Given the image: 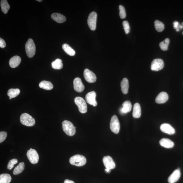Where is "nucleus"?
<instances>
[{
	"label": "nucleus",
	"instance_id": "1",
	"mask_svg": "<svg viewBox=\"0 0 183 183\" xmlns=\"http://www.w3.org/2000/svg\"><path fill=\"white\" fill-rule=\"evenodd\" d=\"M62 125L63 130L68 135L73 136L75 134L76 128L70 121L66 120L62 122Z\"/></svg>",
	"mask_w": 183,
	"mask_h": 183
},
{
	"label": "nucleus",
	"instance_id": "2",
	"mask_svg": "<svg viewBox=\"0 0 183 183\" xmlns=\"http://www.w3.org/2000/svg\"><path fill=\"white\" fill-rule=\"evenodd\" d=\"M71 165L77 167L83 166L86 164L87 160L85 157L81 155H76L70 159Z\"/></svg>",
	"mask_w": 183,
	"mask_h": 183
},
{
	"label": "nucleus",
	"instance_id": "3",
	"mask_svg": "<svg viewBox=\"0 0 183 183\" xmlns=\"http://www.w3.org/2000/svg\"><path fill=\"white\" fill-rule=\"evenodd\" d=\"M26 54L29 58H32L35 54L36 47L32 39L28 40L25 45Z\"/></svg>",
	"mask_w": 183,
	"mask_h": 183
},
{
	"label": "nucleus",
	"instance_id": "4",
	"mask_svg": "<svg viewBox=\"0 0 183 183\" xmlns=\"http://www.w3.org/2000/svg\"><path fill=\"white\" fill-rule=\"evenodd\" d=\"M20 121L22 125L28 127H32L35 124L34 118L27 113H24L20 116Z\"/></svg>",
	"mask_w": 183,
	"mask_h": 183
},
{
	"label": "nucleus",
	"instance_id": "5",
	"mask_svg": "<svg viewBox=\"0 0 183 183\" xmlns=\"http://www.w3.org/2000/svg\"><path fill=\"white\" fill-rule=\"evenodd\" d=\"M110 129L111 131L115 134H118L119 132L120 123L116 115H114L111 118L110 123Z\"/></svg>",
	"mask_w": 183,
	"mask_h": 183
},
{
	"label": "nucleus",
	"instance_id": "6",
	"mask_svg": "<svg viewBox=\"0 0 183 183\" xmlns=\"http://www.w3.org/2000/svg\"><path fill=\"white\" fill-rule=\"evenodd\" d=\"M74 102L76 105L77 106L80 112L81 113H85L87 112V104L83 98L77 97L75 98Z\"/></svg>",
	"mask_w": 183,
	"mask_h": 183
},
{
	"label": "nucleus",
	"instance_id": "7",
	"mask_svg": "<svg viewBox=\"0 0 183 183\" xmlns=\"http://www.w3.org/2000/svg\"><path fill=\"white\" fill-rule=\"evenodd\" d=\"M103 162L106 168L105 171L107 172H109L110 170L112 169L115 167V163L111 156H104L103 159Z\"/></svg>",
	"mask_w": 183,
	"mask_h": 183
},
{
	"label": "nucleus",
	"instance_id": "8",
	"mask_svg": "<svg viewBox=\"0 0 183 183\" xmlns=\"http://www.w3.org/2000/svg\"><path fill=\"white\" fill-rule=\"evenodd\" d=\"M97 14L95 12H92L90 14L88 19V24L89 27L92 31L96 29Z\"/></svg>",
	"mask_w": 183,
	"mask_h": 183
},
{
	"label": "nucleus",
	"instance_id": "9",
	"mask_svg": "<svg viewBox=\"0 0 183 183\" xmlns=\"http://www.w3.org/2000/svg\"><path fill=\"white\" fill-rule=\"evenodd\" d=\"M27 156L30 163L33 164L37 163L39 161V155L35 150L31 148L28 151Z\"/></svg>",
	"mask_w": 183,
	"mask_h": 183
},
{
	"label": "nucleus",
	"instance_id": "10",
	"mask_svg": "<svg viewBox=\"0 0 183 183\" xmlns=\"http://www.w3.org/2000/svg\"><path fill=\"white\" fill-rule=\"evenodd\" d=\"M83 75L85 80L89 83H94L96 81L97 78L95 74L88 69L85 70Z\"/></svg>",
	"mask_w": 183,
	"mask_h": 183
},
{
	"label": "nucleus",
	"instance_id": "11",
	"mask_svg": "<svg viewBox=\"0 0 183 183\" xmlns=\"http://www.w3.org/2000/svg\"><path fill=\"white\" fill-rule=\"evenodd\" d=\"M164 66L163 60L160 59H155L152 62L151 70L153 71H158L163 68Z\"/></svg>",
	"mask_w": 183,
	"mask_h": 183
},
{
	"label": "nucleus",
	"instance_id": "12",
	"mask_svg": "<svg viewBox=\"0 0 183 183\" xmlns=\"http://www.w3.org/2000/svg\"><path fill=\"white\" fill-rule=\"evenodd\" d=\"M96 94L94 91H91L87 93L85 96V98L86 102L90 105H93L94 107L97 106V103L96 98Z\"/></svg>",
	"mask_w": 183,
	"mask_h": 183
},
{
	"label": "nucleus",
	"instance_id": "13",
	"mask_svg": "<svg viewBox=\"0 0 183 183\" xmlns=\"http://www.w3.org/2000/svg\"><path fill=\"white\" fill-rule=\"evenodd\" d=\"M73 85L74 90L76 92L81 93L84 90V85L81 78L79 77L75 78L73 81Z\"/></svg>",
	"mask_w": 183,
	"mask_h": 183
},
{
	"label": "nucleus",
	"instance_id": "14",
	"mask_svg": "<svg viewBox=\"0 0 183 183\" xmlns=\"http://www.w3.org/2000/svg\"><path fill=\"white\" fill-rule=\"evenodd\" d=\"M160 130L164 133L173 135L175 133V131L172 126L168 123H163L160 127Z\"/></svg>",
	"mask_w": 183,
	"mask_h": 183
},
{
	"label": "nucleus",
	"instance_id": "15",
	"mask_svg": "<svg viewBox=\"0 0 183 183\" xmlns=\"http://www.w3.org/2000/svg\"><path fill=\"white\" fill-rule=\"evenodd\" d=\"M168 94L166 92H160L156 97L155 102L157 104H163L168 101Z\"/></svg>",
	"mask_w": 183,
	"mask_h": 183
},
{
	"label": "nucleus",
	"instance_id": "16",
	"mask_svg": "<svg viewBox=\"0 0 183 183\" xmlns=\"http://www.w3.org/2000/svg\"><path fill=\"white\" fill-rule=\"evenodd\" d=\"M181 172L180 171L176 170L172 173L169 177L168 181L169 183H175L179 180L180 177Z\"/></svg>",
	"mask_w": 183,
	"mask_h": 183
},
{
	"label": "nucleus",
	"instance_id": "17",
	"mask_svg": "<svg viewBox=\"0 0 183 183\" xmlns=\"http://www.w3.org/2000/svg\"><path fill=\"white\" fill-rule=\"evenodd\" d=\"M132 108V104L130 101H125L123 104V107L120 109V112L122 114L129 112L131 110Z\"/></svg>",
	"mask_w": 183,
	"mask_h": 183
},
{
	"label": "nucleus",
	"instance_id": "18",
	"mask_svg": "<svg viewBox=\"0 0 183 183\" xmlns=\"http://www.w3.org/2000/svg\"><path fill=\"white\" fill-rule=\"evenodd\" d=\"M51 17L52 20L58 23H63L66 20V17L60 13H54L52 14L51 15Z\"/></svg>",
	"mask_w": 183,
	"mask_h": 183
},
{
	"label": "nucleus",
	"instance_id": "19",
	"mask_svg": "<svg viewBox=\"0 0 183 183\" xmlns=\"http://www.w3.org/2000/svg\"><path fill=\"white\" fill-rule=\"evenodd\" d=\"M21 62V59L18 56H15L12 57L9 60V65L12 68H14L20 65Z\"/></svg>",
	"mask_w": 183,
	"mask_h": 183
},
{
	"label": "nucleus",
	"instance_id": "20",
	"mask_svg": "<svg viewBox=\"0 0 183 183\" xmlns=\"http://www.w3.org/2000/svg\"><path fill=\"white\" fill-rule=\"evenodd\" d=\"M160 144L161 146L166 148H171L174 146V143L168 138H163L159 141Z\"/></svg>",
	"mask_w": 183,
	"mask_h": 183
},
{
	"label": "nucleus",
	"instance_id": "21",
	"mask_svg": "<svg viewBox=\"0 0 183 183\" xmlns=\"http://www.w3.org/2000/svg\"><path fill=\"white\" fill-rule=\"evenodd\" d=\"M133 116L134 118H139L141 115V110L140 104L138 103L134 104L133 112Z\"/></svg>",
	"mask_w": 183,
	"mask_h": 183
},
{
	"label": "nucleus",
	"instance_id": "22",
	"mask_svg": "<svg viewBox=\"0 0 183 183\" xmlns=\"http://www.w3.org/2000/svg\"><path fill=\"white\" fill-rule=\"evenodd\" d=\"M121 90L124 94H127L128 93L129 88V81L126 78H124L121 82Z\"/></svg>",
	"mask_w": 183,
	"mask_h": 183
},
{
	"label": "nucleus",
	"instance_id": "23",
	"mask_svg": "<svg viewBox=\"0 0 183 183\" xmlns=\"http://www.w3.org/2000/svg\"><path fill=\"white\" fill-rule=\"evenodd\" d=\"M39 87L40 88L44 89L50 90L53 88V85L50 81H43L39 83Z\"/></svg>",
	"mask_w": 183,
	"mask_h": 183
},
{
	"label": "nucleus",
	"instance_id": "24",
	"mask_svg": "<svg viewBox=\"0 0 183 183\" xmlns=\"http://www.w3.org/2000/svg\"><path fill=\"white\" fill-rule=\"evenodd\" d=\"M62 48L64 51L66 52L67 54L71 56H73L75 55V50L71 47L69 45L65 43L63 45Z\"/></svg>",
	"mask_w": 183,
	"mask_h": 183
},
{
	"label": "nucleus",
	"instance_id": "25",
	"mask_svg": "<svg viewBox=\"0 0 183 183\" xmlns=\"http://www.w3.org/2000/svg\"><path fill=\"white\" fill-rule=\"evenodd\" d=\"M51 65L53 68L57 70L62 69L63 66L62 60L59 58L57 59L55 61H53L52 62Z\"/></svg>",
	"mask_w": 183,
	"mask_h": 183
},
{
	"label": "nucleus",
	"instance_id": "26",
	"mask_svg": "<svg viewBox=\"0 0 183 183\" xmlns=\"http://www.w3.org/2000/svg\"><path fill=\"white\" fill-rule=\"evenodd\" d=\"M11 180V176L9 174H3L0 175V183H10Z\"/></svg>",
	"mask_w": 183,
	"mask_h": 183
},
{
	"label": "nucleus",
	"instance_id": "27",
	"mask_svg": "<svg viewBox=\"0 0 183 183\" xmlns=\"http://www.w3.org/2000/svg\"><path fill=\"white\" fill-rule=\"evenodd\" d=\"M2 11L5 14L7 13L10 8V6L6 0H2L1 1Z\"/></svg>",
	"mask_w": 183,
	"mask_h": 183
},
{
	"label": "nucleus",
	"instance_id": "28",
	"mask_svg": "<svg viewBox=\"0 0 183 183\" xmlns=\"http://www.w3.org/2000/svg\"><path fill=\"white\" fill-rule=\"evenodd\" d=\"M24 167H25V165L24 163L23 162L20 163L14 169L13 172L14 175H18L21 173L24 170Z\"/></svg>",
	"mask_w": 183,
	"mask_h": 183
},
{
	"label": "nucleus",
	"instance_id": "29",
	"mask_svg": "<svg viewBox=\"0 0 183 183\" xmlns=\"http://www.w3.org/2000/svg\"><path fill=\"white\" fill-rule=\"evenodd\" d=\"M20 93V91L18 89H11L8 90L7 94L12 98L17 97Z\"/></svg>",
	"mask_w": 183,
	"mask_h": 183
},
{
	"label": "nucleus",
	"instance_id": "30",
	"mask_svg": "<svg viewBox=\"0 0 183 183\" xmlns=\"http://www.w3.org/2000/svg\"><path fill=\"white\" fill-rule=\"evenodd\" d=\"M155 27L157 31L158 32H161L165 29L164 24L163 22L158 20L155 21L154 22Z\"/></svg>",
	"mask_w": 183,
	"mask_h": 183
},
{
	"label": "nucleus",
	"instance_id": "31",
	"mask_svg": "<svg viewBox=\"0 0 183 183\" xmlns=\"http://www.w3.org/2000/svg\"><path fill=\"white\" fill-rule=\"evenodd\" d=\"M170 40L168 38H167L164 41L161 42L160 43L159 46L162 50L167 51L168 49L169 45V44Z\"/></svg>",
	"mask_w": 183,
	"mask_h": 183
},
{
	"label": "nucleus",
	"instance_id": "32",
	"mask_svg": "<svg viewBox=\"0 0 183 183\" xmlns=\"http://www.w3.org/2000/svg\"><path fill=\"white\" fill-rule=\"evenodd\" d=\"M119 16L121 19L125 18L126 16V12H125V8L122 5L119 6Z\"/></svg>",
	"mask_w": 183,
	"mask_h": 183
},
{
	"label": "nucleus",
	"instance_id": "33",
	"mask_svg": "<svg viewBox=\"0 0 183 183\" xmlns=\"http://www.w3.org/2000/svg\"><path fill=\"white\" fill-rule=\"evenodd\" d=\"M18 163V160L16 159H13L10 160L8 163L7 168L9 170H11L13 169L14 165Z\"/></svg>",
	"mask_w": 183,
	"mask_h": 183
},
{
	"label": "nucleus",
	"instance_id": "34",
	"mask_svg": "<svg viewBox=\"0 0 183 183\" xmlns=\"http://www.w3.org/2000/svg\"><path fill=\"white\" fill-rule=\"evenodd\" d=\"M123 25L125 33L128 34L130 31V27L128 22L127 21H124L123 22Z\"/></svg>",
	"mask_w": 183,
	"mask_h": 183
},
{
	"label": "nucleus",
	"instance_id": "35",
	"mask_svg": "<svg viewBox=\"0 0 183 183\" xmlns=\"http://www.w3.org/2000/svg\"><path fill=\"white\" fill-rule=\"evenodd\" d=\"M7 136V133L6 132L2 131L0 132V143L4 142Z\"/></svg>",
	"mask_w": 183,
	"mask_h": 183
},
{
	"label": "nucleus",
	"instance_id": "36",
	"mask_svg": "<svg viewBox=\"0 0 183 183\" xmlns=\"http://www.w3.org/2000/svg\"><path fill=\"white\" fill-rule=\"evenodd\" d=\"M6 42L4 39L1 38H0V47L1 48H4L6 47Z\"/></svg>",
	"mask_w": 183,
	"mask_h": 183
},
{
	"label": "nucleus",
	"instance_id": "37",
	"mask_svg": "<svg viewBox=\"0 0 183 183\" xmlns=\"http://www.w3.org/2000/svg\"><path fill=\"white\" fill-rule=\"evenodd\" d=\"M173 27L174 29H176V31L178 32L179 31V22L177 21H175L173 22Z\"/></svg>",
	"mask_w": 183,
	"mask_h": 183
},
{
	"label": "nucleus",
	"instance_id": "38",
	"mask_svg": "<svg viewBox=\"0 0 183 183\" xmlns=\"http://www.w3.org/2000/svg\"><path fill=\"white\" fill-rule=\"evenodd\" d=\"M64 183H75L73 181L69 180V179H66L64 181Z\"/></svg>",
	"mask_w": 183,
	"mask_h": 183
},
{
	"label": "nucleus",
	"instance_id": "39",
	"mask_svg": "<svg viewBox=\"0 0 183 183\" xmlns=\"http://www.w3.org/2000/svg\"><path fill=\"white\" fill-rule=\"evenodd\" d=\"M183 28V26L182 25H179V28L180 29H182Z\"/></svg>",
	"mask_w": 183,
	"mask_h": 183
},
{
	"label": "nucleus",
	"instance_id": "40",
	"mask_svg": "<svg viewBox=\"0 0 183 183\" xmlns=\"http://www.w3.org/2000/svg\"><path fill=\"white\" fill-rule=\"evenodd\" d=\"M37 1H38V2H41V1H42V0H41V1H40V0H39V1H38V0H37Z\"/></svg>",
	"mask_w": 183,
	"mask_h": 183
},
{
	"label": "nucleus",
	"instance_id": "41",
	"mask_svg": "<svg viewBox=\"0 0 183 183\" xmlns=\"http://www.w3.org/2000/svg\"><path fill=\"white\" fill-rule=\"evenodd\" d=\"M182 26H183V22H182ZM182 34H183V32H182Z\"/></svg>",
	"mask_w": 183,
	"mask_h": 183
},
{
	"label": "nucleus",
	"instance_id": "42",
	"mask_svg": "<svg viewBox=\"0 0 183 183\" xmlns=\"http://www.w3.org/2000/svg\"><path fill=\"white\" fill-rule=\"evenodd\" d=\"M12 99L11 98V97H9V99Z\"/></svg>",
	"mask_w": 183,
	"mask_h": 183
}]
</instances>
